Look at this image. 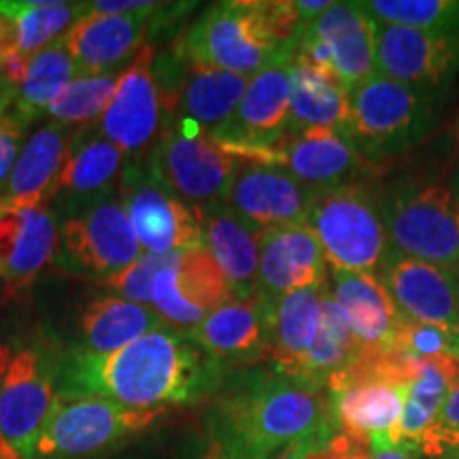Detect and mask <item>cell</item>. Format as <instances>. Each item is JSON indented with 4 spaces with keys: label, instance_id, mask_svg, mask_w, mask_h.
Instances as JSON below:
<instances>
[{
    "label": "cell",
    "instance_id": "obj_43",
    "mask_svg": "<svg viewBox=\"0 0 459 459\" xmlns=\"http://www.w3.org/2000/svg\"><path fill=\"white\" fill-rule=\"evenodd\" d=\"M370 455L372 459H417L415 451L392 443H372Z\"/></svg>",
    "mask_w": 459,
    "mask_h": 459
},
{
    "label": "cell",
    "instance_id": "obj_14",
    "mask_svg": "<svg viewBox=\"0 0 459 459\" xmlns=\"http://www.w3.org/2000/svg\"><path fill=\"white\" fill-rule=\"evenodd\" d=\"M234 296L213 257L204 247L175 254L158 274L152 290V308L170 328L192 332L211 311Z\"/></svg>",
    "mask_w": 459,
    "mask_h": 459
},
{
    "label": "cell",
    "instance_id": "obj_27",
    "mask_svg": "<svg viewBox=\"0 0 459 459\" xmlns=\"http://www.w3.org/2000/svg\"><path fill=\"white\" fill-rule=\"evenodd\" d=\"M351 90L330 68L294 56L290 65V130L347 132Z\"/></svg>",
    "mask_w": 459,
    "mask_h": 459
},
{
    "label": "cell",
    "instance_id": "obj_48",
    "mask_svg": "<svg viewBox=\"0 0 459 459\" xmlns=\"http://www.w3.org/2000/svg\"><path fill=\"white\" fill-rule=\"evenodd\" d=\"M13 355H15V351L9 347V344L0 342V383H3L4 375H7L9 364H11V359H13Z\"/></svg>",
    "mask_w": 459,
    "mask_h": 459
},
{
    "label": "cell",
    "instance_id": "obj_16",
    "mask_svg": "<svg viewBox=\"0 0 459 459\" xmlns=\"http://www.w3.org/2000/svg\"><path fill=\"white\" fill-rule=\"evenodd\" d=\"M271 307L273 300L260 291L232 296L187 332V338L223 370L251 368L266 361Z\"/></svg>",
    "mask_w": 459,
    "mask_h": 459
},
{
    "label": "cell",
    "instance_id": "obj_6",
    "mask_svg": "<svg viewBox=\"0 0 459 459\" xmlns=\"http://www.w3.org/2000/svg\"><path fill=\"white\" fill-rule=\"evenodd\" d=\"M432 124V94L375 74L351 90L344 136L361 156L378 164L421 143Z\"/></svg>",
    "mask_w": 459,
    "mask_h": 459
},
{
    "label": "cell",
    "instance_id": "obj_35",
    "mask_svg": "<svg viewBox=\"0 0 459 459\" xmlns=\"http://www.w3.org/2000/svg\"><path fill=\"white\" fill-rule=\"evenodd\" d=\"M378 24L412 30L459 34L457 0H368L361 3Z\"/></svg>",
    "mask_w": 459,
    "mask_h": 459
},
{
    "label": "cell",
    "instance_id": "obj_13",
    "mask_svg": "<svg viewBox=\"0 0 459 459\" xmlns=\"http://www.w3.org/2000/svg\"><path fill=\"white\" fill-rule=\"evenodd\" d=\"M156 48L145 43L117 77L113 100L96 124L107 141L122 149L124 156L141 160L149 145H156L166 115L153 74Z\"/></svg>",
    "mask_w": 459,
    "mask_h": 459
},
{
    "label": "cell",
    "instance_id": "obj_31",
    "mask_svg": "<svg viewBox=\"0 0 459 459\" xmlns=\"http://www.w3.org/2000/svg\"><path fill=\"white\" fill-rule=\"evenodd\" d=\"M77 77H82L77 60L68 49L65 37L57 39L28 57L24 77L17 83L15 99L9 108L28 126L48 113L51 102Z\"/></svg>",
    "mask_w": 459,
    "mask_h": 459
},
{
    "label": "cell",
    "instance_id": "obj_33",
    "mask_svg": "<svg viewBox=\"0 0 459 459\" xmlns=\"http://www.w3.org/2000/svg\"><path fill=\"white\" fill-rule=\"evenodd\" d=\"M459 377V359L438 358L426 359L415 381L404 394L398 428V445L417 451L423 434L443 409L453 383Z\"/></svg>",
    "mask_w": 459,
    "mask_h": 459
},
{
    "label": "cell",
    "instance_id": "obj_18",
    "mask_svg": "<svg viewBox=\"0 0 459 459\" xmlns=\"http://www.w3.org/2000/svg\"><path fill=\"white\" fill-rule=\"evenodd\" d=\"M274 166L315 192L344 183H361V177L372 175L377 169L342 132L328 128L287 130L277 145Z\"/></svg>",
    "mask_w": 459,
    "mask_h": 459
},
{
    "label": "cell",
    "instance_id": "obj_12",
    "mask_svg": "<svg viewBox=\"0 0 459 459\" xmlns=\"http://www.w3.org/2000/svg\"><path fill=\"white\" fill-rule=\"evenodd\" d=\"M56 398L57 358L39 347L15 351L0 383V438L20 459H34Z\"/></svg>",
    "mask_w": 459,
    "mask_h": 459
},
{
    "label": "cell",
    "instance_id": "obj_45",
    "mask_svg": "<svg viewBox=\"0 0 459 459\" xmlns=\"http://www.w3.org/2000/svg\"><path fill=\"white\" fill-rule=\"evenodd\" d=\"M11 48H13V26L4 15H0V62L3 57L11 54Z\"/></svg>",
    "mask_w": 459,
    "mask_h": 459
},
{
    "label": "cell",
    "instance_id": "obj_42",
    "mask_svg": "<svg viewBox=\"0 0 459 459\" xmlns=\"http://www.w3.org/2000/svg\"><path fill=\"white\" fill-rule=\"evenodd\" d=\"M307 459H372L370 446L349 438V436L336 434L324 446L308 449Z\"/></svg>",
    "mask_w": 459,
    "mask_h": 459
},
{
    "label": "cell",
    "instance_id": "obj_36",
    "mask_svg": "<svg viewBox=\"0 0 459 459\" xmlns=\"http://www.w3.org/2000/svg\"><path fill=\"white\" fill-rule=\"evenodd\" d=\"M115 85H117V77L113 73L82 74L51 102L48 113L54 117V122L65 124L68 128L91 124L107 111L108 102L113 100Z\"/></svg>",
    "mask_w": 459,
    "mask_h": 459
},
{
    "label": "cell",
    "instance_id": "obj_44",
    "mask_svg": "<svg viewBox=\"0 0 459 459\" xmlns=\"http://www.w3.org/2000/svg\"><path fill=\"white\" fill-rule=\"evenodd\" d=\"M330 7H332L330 0H298L296 3V9H298V13H300V20L304 22V24L313 22L315 17H319L325 9H330Z\"/></svg>",
    "mask_w": 459,
    "mask_h": 459
},
{
    "label": "cell",
    "instance_id": "obj_8",
    "mask_svg": "<svg viewBox=\"0 0 459 459\" xmlns=\"http://www.w3.org/2000/svg\"><path fill=\"white\" fill-rule=\"evenodd\" d=\"M394 251L459 271V198L440 183L402 186L381 204Z\"/></svg>",
    "mask_w": 459,
    "mask_h": 459
},
{
    "label": "cell",
    "instance_id": "obj_7",
    "mask_svg": "<svg viewBox=\"0 0 459 459\" xmlns=\"http://www.w3.org/2000/svg\"><path fill=\"white\" fill-rule=\"evenodd\" d=\"M147 164L156 179L189 206L223 203L240 166L209 132L179 117L166 119Z\"/></svg>",
    "mask_w": 459,
    "mask_h": 459
},
{
    "label": "cell",
    "instance_id": "obj_30",
    "mask_svg": "<svg viewBox=\"0 0 459 459\" xmlns=\"http://www.w3.org/2000/svg\"><path fill=\"white\" fill-rule=\"evenodd\" d=\"M249 77L213 68H203L189 62L179 102L169 117L187 119L206 132L221 128L243 100ZM166 117V119H169Z\"/></svg>",
    "mask_w": 459,
    "mask_h": 459
},
{
    "label": "cell",
    "instance_id": "obj_26",
    "mask_svg": "<svg viewBox=\"0 0 459 459\" xmlns=\"http://www.w3.org/2000/svg\"><path fill=\"white\" fill-rule=\"evenodd\" d=\"M321 290L324 285L291 291L273 300L271 307L266 361L274 372L300 383L319 330Z\"/></svg>",
    "mask_w": 459,
    "mask_h": 459
},
{
    "label": "cell",
    "instance_id": "obj_34",
    "mask_svg": "<svg viewBox=\"0 0 459 459\" xmlns=\"http://www.w3.org/2000/svg\"><path fill=\"white\" fill-rule=\"evenodd\" d=\"M359 353V342L355 341L341 307L336 304L328 283H325L324 290H321L317 338H315L307 366H304L302 383L317 389H325L330 377L347 368Z\"/></svg>",
    "mask_w": 459,
    "mask_h": 459
},
{
    "label": "cell",
    "instance_id": "obj_11",
    "mask_svg": "<svg viewBox=\"0 0 459 459\" xmlns=\"http://www.w3.org/2000/svg\"><path fill=\"white\" fill-rule=\"evenodd\" d=\"M119 196L145 254H181L203 247L194 209L169 192L149 170V164L134 160L124 166Z\"/></svg>",
    "mask_w": 459,
    "mask_h": 459
},
{
    "label": "cell",
    "instance_id": "obj_2",
    "mask_svg": "<svg viewBox=\"0 0 459 459\" xmlns=\"http://www.w3.org/2000/svg\"><path fill=\"white\" fill-rule=\"evenodd\" d=\"M200 419L238 459H273L294 443L324 446L336 436L328 389L257 366L226 372Z\"/></svg>",
    "mask_w": 459,
    "mask_h": 459
},
{
    "label": "cell",
    "instance_id": "obj_9",
    "mask_svg": "<svg viewBox=\"0 0 459 459\" xmlns=\"http://www.w3.org/2000/svg\"><path fill=\"white\" fill-rule=\"evenodd\" d=\"M60 237L66 262L105 281L126 271L145 254L130 226L124 200L117 192L66 206Z\"/></svg>",
    "mask_w": 459,
    "mask_h": 459
},
{
    "label": "cell",
    "instance_id": "obj_21",
    "mask_svg": "<svg viewBox=\"0 0 459 459\" xmlns=\"http://www.w3.org/2000/svg\"><path fill=\"white\" fill-rule=\"evenodd\" d=\"M328 262L307 226H283L260 232L257 291L268 300L325 285Z\"/></svg>",
    "mask_w": 459,
    "mask_h": 459
},
{
    "label": "cell",
    "instance_id": "obj_38",
    "mask_svg": "<svg viewBox=\"0 0 459 459\" xmlns=\"http://www.w3.org/2000/svg\"><path fill=\"white\" fill-rule=\"evenodd\" d=\"M172 257H175V254H166V255L143 254L139 260L130 264L126 271L102 281V285L108 287V290L117 291V294L126 298V300L152 307L153 281H156L158 274L162 273L166 266H169Z\"/></svg>",
    "mask_w": 459,
    "mask_h": 459
},
{
    "label": "cell",
    "instance_id": "obj_46",
    "mask_svg": "<svg viewBox=\"0 0 459 459\" xmlns=\"http://www.w3.org/2000/svg\"><path fill=\"white\" fill-rule=\"evenodd\" d=\"M308 449H317L313 443H294L285 446L283 451H279L273 459H307Z\"/></svg>",
    "mask_w": 459,
    "mask_h": 459
},
{
    "label": "cell",
    "instance_id": "obj_19",
    "mask_svg": "<svg viewBox=\"0 0 459 459\" xmlns=\"http://www.w3.org/2000/svg\"><path fill=\"white\" fill-rule=\"evenodd\" d=\"M315 189L274 166L240 164L223 203L254 232L304 226Z\"/></svg>",
    "mask_w": 459,
    "mask_h": 459
},
{
    "label": "cell",
    "instance_id": "obj_29",
    "mask_svg": "<svg viewBox=\"0 0 459 459\" xmlns=\"http://www.w3.org/2000/svg\"><path fill=\"white\" fill-rule=\"evenodd\" d=\"M166 325L147 304L108 296L90 302L79 319V338L85 353H113L136 338Z\"/></svg>",
    "mask_w": 459,
    "mask_h": 459
},
{
    "label": "cell",
    "instance_id": "obj_32",
    "mask_svg": "<svg viewBox=\"0 0 459 459\" xmlns=\"http://www.w3.org/2000/svg\"><path fill=\"white\" fill-rule=\"evenodd\" d=\"M88 13V3H56V0H26L0 3V15L13 26L11 54L30 57L62 39Z\"/></svg>",
    "mask_w": 459,
    "mask_h": 459
},
{
    "label": "cell",
    "instance_id": "obj_51",
    "mask_svg": "<svg viewBox=\"0 0 459 459\" xmlns=\"http://www.w3.org/2000/svg\"><path fill=\"white\" fill-rule=\"evenodd\" d=\"M453 143H455V149L459 152V122L455 124V128H453Z\"/></svg>",
    "mask_w": 459,
    "mask_h": 459
},
{
    "label": "cell",
    "instance_id": "obj_10",
    "mask_svg": "<svg viewBox=\"0 0 459 459\" xmlns=\"http://www.w3.org/2000/svg\"><path fill=\"white\" fill-rule=\"evenodd\" d=\"M294 56L330 68L349 90L377 74V20L361 3H332L296 39Z\"/></svg>",
    "mask_w": 459,
    "mask_h": 459
},
{
    "label": "cell",
    "instance_id": "obj_39",
    "mask_svg": "<svg viewBox=\"0 0 459 459\" xmlns=\"http://www.w3.org/2000/svg\"><path fill=\"white\" fill-rule=\"evenodd\" d=\"M459 446V377L453 383L438 417L423 434L415 455L419 459H438Z\"/></svg>",
    "mask_w": 459,
    "mask_h": 459
},
{
    "label": "cell",
    "instance_id": "obj_40",
    "mask_svg": "<svg viewBox=\"0 0 459 459\" xmlns=\"http://www.w3.org/2000/svg\"><path fill=\"white\" fill-rule=\"evenodd\" d=\"M175 459H238L230 451V446L211 429L206 423L200 421L189 426L181 434L179 443L175 446Z\"/></svg>",
    "mask_w": 459,
    "mask_h": 459
},
{
    "label": "cell",
    "instance_id": "obj_25",
    "mask_svg": "<svg viewBox=\"0 0 459 459\" xmlns=\"http://www.w3.org/2000/svg\"><path fill=\"white\" fill-rule=\"evenodd\" d=\"M192 209L203 232V247L228 279L234 296L255 294L260 271V234L234 215L226 203Z\"/></svg>",
    "mask_w": 459,
    "mask_h": 459
},
{
    "label": "cell",
    "instance_id": "obj_5",
    "mask_svg": "<svg viewBox=\"0 0 459 459\" xmlns=\"http://www.w3.org/2000/svg\"><path fill=\"white\" fill-rule=\"evenodd\" d=\"M166 412L126 409L100 395L57 394L34 459H100L147 432Z\"/></svg>",
    "mask_w": 459,
    "mask_h": 459
},
{
    "label": "cell",
    "instance_id": "obj_37",
    "mask_svg": "<svg viewBox=\"0 0 459 459\" xmlns=\"http://www.w3.org/2000/svg\"><path fill=\"white\" fill-rule=\"evenodd\" d=\"M394 349L415 355L419 359H459V336L436 325L417 324L402 317L395 330Z\"/></svg>",
    "mask_w": 459,
    "mask_h": 459
},
{
    "label": "cell",
    "instance_id": "obj_1",
    "mask_svg": "<svg viewBox=\"0 0 459 459\" xmlns=\"http://www.w3.org/2000/svg\"><path fill=\"white\" fill-rule=\"evenodd\" d=\"M228 370L187 334L162 325L113 353L57 358V394L100 395L126 409L169 412L209 400Z\"/></svg>",
    "mask_w": 459,
    "mask_h": 459
},
{
    "label": "cell",
    "instance_id": "obj_49",
    "mask_svg": "<svg viewBox=\"0 0 459 459\" xmlns=\"http://www.w3.org/2000/svg\"><path fill=\"white\" fill-rule=\"evenodd\" d=\"M0 459H20V457H17V455H15V453H13V451H11V449H9V446H7V443H4V440H3V438H0Z\"/></svg>",
    "mask_w": 459,
    "mask_h": 459
},
{
    "label": "cell",
    "instance_id": "obj_22",
    "mask_svg": "<svg viewBox=\"0 0 459 459\" xmlns=\"http://www.w3.org/2000/svg\"><path fill=\"white\" fill-rule=\"evenodd\" d=\"M153 3L149 9L136 13H91L88 11L82 20L65 34V41L71 49L82 74H102L108 68L122 65L128 57H134L147 43L149 15L156 9Z\"/></svg>",
    "mask_w": 459,
    "mask_h": 459
},
{
    "label": "cell",
    "instance_id": "obj_17",
    "mask_svg": "<svg viewBox=\"0 0 459 459\" xmlns=\"http://www.w3.org/2000/svg\"><path fill=\"white\" fill-rule=\"evenodd\" d=\"M378 277L402 317L459 336V271L406 257L392 249Z\"/></svg>",
    "mask_w": 459,
    "mask_h": 459
},
{
    "label": "cell",
    "instance_id": "obj_50",
    "mask_svg": "<svg viewBox=\"0 0 459 459\" xmlns=\"http://www.w3.org/2000/svg\"><path fill=\"white\" fill-rule=\"evenodd\" d=\"M417 459H419V457H417ZM438 459H459V446H455V449L449 451V453H445V455L438 457Z\"/></svg>",
    "mask_w": 459,
    "mask_h": 459
},
{
    "label": "cell",
    "instance_id": "obj_47",
    "mask_svg": "<svg viewBox=\"0 0 459 459\" xmlns=\"http://www.w3.org/2000/svg\"><path fill=\"white\" fill-rule=\"evenodd\" d=\"M13 99H15V85L9 83L7 79L0 74V115L7 111Z\"/></svg>",
    "mask_w": 459,
    "mask_h": 459
},
{
    "label": "cell",
    "instance_id": "obj_23",
    "mask_svg": "<svg viewBox=\"0 0 459 459\" xmlns=\"http://www.w3.org/2000/svg\"><path fill=\"white\" fill-rule=\"evenodd\" d=\"M328 287L364 351L394 349L402 315L378 274L332 271Z\"/></svg>",
    "mask_w": 459,
    "mask_h": 459
},
{
    "label": "cell",
    "instance_id": "obj_15",
    "mask_svg": "<svg viewBox=\"0 0 459 459\" xmlns=\"http://www.w3.org/2000/svg\"><path fill=\"white\" fill-rule=\"evenodd\" d=\"M459 73V34H438L377 22V74L436 94Z\"/></svg>",
    "mask_w": 459,
    "mask_h": 459
},
{
    "label": "cell",
    "instance_id": "obj_4",
    "mask_svg": "<svg viewBox=\"0 0 459 459\" xmlns=\"http://www.w3.org/2000/svg\"><path fill=\"white\" fill-rule=\"evenodd\" d=\"M304 226L315 234L332 271L377 274L389 254L381 206L364 183L317 189Z\"/></svg>",
    "mask_w": 459,
    "mask_h": 459
},
{
    "label": "cell",
    "instance_id": "obj_3",
    "mask_svg": "<svg viewBox=\"0 0 459 459\" xmlns=\"http://www.w3.org/2000/svg\"><path fill=\"white\" fill-rule=\"evenodd\" d=\"M294 0L215 3L177 39L192 65L243 77L294 57L302 30Z\"/></svg>",
    "mask_w": 459,
    "mask_h": 459
},
{
    "label": "cell",
    "instance_id": "obj_28",
    "mask_svg": "<svg viewBox=\"0 0 459 459\" xmlns=\"http://www.w3.org/2000/svg\"><path fill=\"white\" fill-rule=\"evenodd\" d=\"M124 160L122 149L107 141L96 126L74 130L56 198H65L66 206H73L117 192L115 179L124 169Z\"/></svg>",
    "mask_w": 459,
    "mask_h": 459
},
{
    "label": "cell",
    "instance_id": "obj_41",
    "mask_svg": "<svg viewBox=\"0 0 459 459\" xmlns=\"http://www.w3.org/2000/svg\"><path fill=\"white\" fill-rule=\"evenodd\" d=\"M24 134L26 124L11 108L0 115V189L7 183L11 170L17 162Z\"/></svg>",
    "mask_w": 459,
    "mask_h": 459
},
{
    "label": "cell",
    "instance_id": "obj_20",
    "mask_svg": "<svg viewBox=\"0 0 459 459\" xmlns=\"http://www.w3.org/2000/svg\"><path fill=\"white\" fill-rule=\"evenodd\" d=\"M57 254V221L49 206L0 203V281L9 294L28 290Z\"/></svg>",
    "mask_w": 459,
    "mask_h": 459
},
{
    "label": "cell",
    "instance_id": "obj_24",
    "mask_svg": "<svg viewBox=\"0 0 459 459\" xmlns=\"http://www.w3.org/2000/svg\"><path fill=\"white\" fill-rule=\"evenodd\" d=\"M74 130L65 124H45L22 147L0 203L13 206H49L57 196V181L65 169Z\"/></svg>",
    "mask_w": 459,
    "mask_h": 459
}]
</instances>
